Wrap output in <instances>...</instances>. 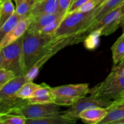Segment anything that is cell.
Segmentation results:
<instances>
[{"label": "cell", "instance_id": "29", "mask_svg": "<svg viewBox=\"0 0 124 124\" xmlns=\"http://www.w3.org/2000/svg\"><path fill=\"white\" fill-rule=\"evenodd\" d=\"M111 74L116 76H124V58L116 65H114Z\"/></svg>", "mask_w": 124, "mask_h": 124}, {"label": "cell", "instance_id": "32", "mask_svg": "<svg viewBox=\"0 0 124 124\" xmlns=\"http://www.w3.org/2000/svg\"><path fill=\"white\" fill-rule=\"evenodd\" d=\"M2 56H3V54H2V49H1V48H0V69H1V64H2Z\"/></svg>", "mask_w": 124, "mask_h": 124}, {"label": "cell", "instance_id": "22", "mask_svg": "<svg viewBox=\"0 0 124 124\" xmlns=\"http://www.w3.org/2000/svg\"><path fill=\"white\" fill-rule=\"evenodd\" d=\"M15 8L12 1H8L1 5L0 8V28L15 13Z\"/></svg>", "mask_w": 124, "mask_h": 124}, {"label": "cell", "instance_id": "27", "mask_svg": "<svg viewBox=\"0 0 124 124\" xmlns=\"http://www.w3.org/2000/svg\"><path fill=\"white\" fill-rule=\"evenodd\" d=\"M15 76L13 71L5 69H0V89Z\"/></svg>", "mask_w": 124, "mask_h": 124}, {"label": "cell", "instance_id": "39", "mask_svg": "<svg viewBox=\"0 0 124 124\" xmlns=\"http://www.w3.org/2000/svg\"><path fill=\"white\" fill-rule=\"evenodd\" d=\"M102 1H103V0H102Z\"/></svg>", "mask_w": 124, "mask_h": 124}, {"label": "cell", "instance_id": "34", "mask_svg": "<svg viewBox=\"0 0 124 124\" xmlns=\"http://www.w3.org/2000/svg\"><path fill=\"white\" fill-rule=\"evenodd\" d=\"M122 30H123V33L124 34V23L123 25H122Z\"/></svg>", "mask_w": 124, "mask_h": 124}, {"label": "cell", "instance_id": "14", "mask_svg": "<svg viewBox=\"0 0 124 124\" xmlns=\"http://www.w3.org/2000/svg\"><path fill=\"white\" fill-rule=\"evenodd\" d=\"M58 0H38L35 3L30 18H35L45 15L57 13Z\"/></svg>", "mask_w": 124, "mask_h": 124}, {"label": "cell", "instance_id": "36", "mask_svg": "<svg viewBox=\"0 0 124 124\" xmlns=\"http://www.w3.org/2000/svg\"><path fill=\"white\" fill-rule=\"evenodd\" d=\"M121 99H124V93L123 95H122V98H121Z\"/></svg>", "mask_w": 124, "mask_h": 124}, {"label": "cell", "instance_id": "25", "mask_svg": "<svg viewBox=\"0 0 124 124\" xmlns=\"http://www.w3.org/2000/svg\"><path fill=\"white\" fill-rule=\"evenodd\" d=\"M66 14L62 16L59 17V18H58V19L54 20L53 22L51 23L50 24L47 25V26L44 27L39 33H40L41 34H43V35H49V36H53V37L54 38V33H55L56 30H57V29H58V27H59V25H60L61 23V21H62V19H64L65 16L66 15Z\"/></svg>", "mask_w": 124, "mask_h": 124}, {"label": "cell", "instance_id": "20", "mask_svg": "<svg viewBox=\"0 0 124 124\" xmlns=\"http://www.w3.org/2000/svg\"><path fill=\"white\" fill-rule=\"evenodd\" d=\"M114 65H116L124 58V34L115 42L111 48Z\"/></svg>", "mask_w": 124, "mask_h": 124}, {"label": "cell", "instance_id": "38", "mask_svg": "<svg viewBox=\"0 0 124 124\" xmlns=\"http://www.w3.org/2000/svg\"><path fill=\"white\" fill-rule=\"evenodd\" d=\"M0 8H1V4H0Z\"/></svg>", "mask_w": 124, "mask_h": 124}, {"label": "cell", "instance_id": "11", "mask_svg": "<svg viewBox=\"0 0 124 124\" xmlns=\"http://www.w3.org/2000/svg\"><path fill=\"white\" fill-rule=\"evenodd\" d=\"M78 119L65 115L63 112H57L50 116L36 119H26L25 124H74Z\"/></svg>", "mask_w": 124, "mask_h": 124}, {"label": "cell", "instance_id": "12", "mask_svg": "<svg viewBox=\"0 0 124 124\" xmlns=\"http://www.w3.org/2000/svg\"><path fill=\"white\" fill-rule=\"evenodd\" d=\"M31 23L30 18H26L21 19L14 28L4 38L0 43V48H2L21 37L26 31Z\"/></svg>", "mask_w": 124, "mask_h": 124}, {"label": "cell", "instance_id": "13", "mask_svg": "<svg viewBox=\"0 0 124 124\" xmlns=\"http://www.w3.org/2000/svg\"><path fill=\"white\" fill-rule=\"evenodd\" d=\"M108 113L107 108L93 107L85 109L80 113L79 118L88 124H99Z\"/></svg>", "mask_w": 124, "mask_h": 124}, {"label": "cell", "instance_id": "23", "mask_svg": "<svg viewBox=\"0 0 124 124\" xmlns=\"http://www.w3.org/2000/svg\"><path fill=\"white\" fill-rule=\"evenodd\" d=\"M21 19L23 18L15 12L10 18L0 28V43L4 38L16 26Z\"/></svg>", "mask_w": 124, "mask_h": 124}, {"label": "cell", "instance_id": "5", "mask_svg": "<svg viewBox=\"0 0 124 124\" xmlns=\"http://www.w3.org/2000/svg\"><path fill=\"white\" fill-rule=\"evenodd\" d=\"M124 93V76L110 73L107 78L90 90V94L97 98L116 100Z\"/></svg>", "mask_w": 124, "mask_h": 124}, {"label": "cell", "instance_id": "28", "mask_svg": "<svg viewBox=\"0 0 124 124\" xmlns=\"http://www.w3.org/2000/svg\"><path fill=\"white\" fill-rule=\"evenodd\" d=\"M72 0H58L57 13H66L71 6Z\"/></svg>", "mask_w": 124, "mask_h": 124}, {"label": "cell", "instance_id": "7", "mask_svg": "<svg viewBox=\"0 0 124 124\" xmlns=\"http://www.w3.org/2000/svg\"><path fill=\"white\" fill-rule=\"evenodd\" d=\"M22 36L6 47L2 50V62L1 69L13 71L16 76L24 75L22 66Z\"/></svg>", "mask_w": 124, "mask_h": 124}, {"label": "cell", "instance_id": "21", "mask_svg": "<svg viewBox=\"0 0 124 124\" xmlns=\"http://www.w3.org/2000/svg\"><path fill=\"white\" fill-rule=\"evenodd\" d=\"M42 85H38L33 83L32 81H27L25 82L16 93V96L21 99H26L32 97L34 92L39 88Z\"/></svg>", "mask_w": 124, "mask_h": 124}, {"label": "cell", "instance_id": "9", "mask_svg": "<svg viewBox=\"0 0 124 124\" xmlns=\"http://www.w3.org/2000/svg\"><path fill=\"white\" fill-rule=\"evenodd\" d=\"M75 39H76V35L57 37L55 44L52 49L48 51L46 54H44L39 60L38 61L35 65L25 74V76L27 81H32L37 76L40 68L46 62V61H47L52 56L55 54L62 48L69 45L74 44Z\"/></svg>", "mask_w": 124, "mask_h": 124}, {"label": "cell", "instance_id": "37", "mask_svg": "<svg viewBox=\"0 0 124 124\" xmlns=\"http://www.w3.org/2000/svg\"><path fill=\"white\" fill-rule=\"evenodd\" d=\"M75 1V0H72V2H71V3H72V2H73V1Z\"/></svg>", "mask_w": 124, "mask_h": 124}, {"label": "cell", "instance_id": "19", "mask_svg": "<svg viewBox=\"0 0 124 124\" xmlns=\"http://www.w3.org/2000/svg\"><path fill=\"white\" fill-rule=\"evenodd\" d=\"M16 4L15 12L22 18H29L35 3L38 0H14Z\"/></svg>", "mask_w": 124, "mask_h": 124}, {"label": "cell", "instance_id": "3", "mask_svg": "<svg viewBox=\"0 0 124 124\" xmlns=\"http://www.w3.org/2000/svg\"><path fill=\"white\" fill-rule=\"evenodd\" d=\"M27 82L25 75L16 76L0 89V113H10L12 110L28 102L27 99L16 96L19 88Z\"/></svg>", "mask_w": 124, "mask_h": 124}, {"label": "cell", "instance_id": "35", "mask_svg": "<svg viewBox=\"0 0 124 124\" xmlns=\"http://www.w3.org/2000/svg\"><path fill=\"white\" fill-rule=\"evenodd\" d=\"M107 1V0H103L102 2V3H104V2H105V1ZM102 3H101V4H102Z\"/></svg>", "mask_w": 124, "mask_h": 124}, {"label": "cell", "instance_id": "17", "mask_svg": "<svg viewBox=\"0 0 124 124\" xmlns=\"http://www.w3.org/2000/svg\"><path fill=\"white\" fill-rule=\"evenodd\" d=\"M41 88L35 91L32 97L28 98V102L30 104H49L54 103V97L52 92V88L46 84H42Z\"/></svg>", "mask_w": 124, "mask_h": 124}, {"label": "cell", "instance_id": "1", "mask_svg": "<svg viewBox=\"0 0 124 124\" xmlns=\"http://www.w3.org/2000/svg\"><path fill=\"white\" fill-rule=\"evenodd\" d=\"M56 38L26 30L22 36V66L24 75L52 49Z\"/></svg>", "mask_w": 124, "mask_h": 124}, {"label": "cell", "instance_id": "8", "mask_svg": "<svg viewBox=\"0 0 124 124\" xmlns=\"http://www.w3.org/2000/svg\"><path fill=\"white\" fill-rule=\"evenodd\" d=\"M59 105L54 103L49 104H30L25 103L12 110L10 113L21 115L26 119H36L50 116L59 112Z\"/></svg>", "mask_w": 124, "mask_h": 124}, {"label": "cell", "instance_id": "10", "mask_svg": "<svg viewBox=\"0 0 124 124\" xmlns=\"http://www.w3.org/2000/svg\"><path fill=\"white\" fill-rule=\"evenodd\" d=\"M113 100L97 98L90 95V96H84L73 105L66 111H64V114L73 118L78 119L80 113L85 109L93 107L108 108L113 103Z\"/></svg>", "mask_w": 124, "mask_h": 124}, {"label": "cell", "instance_id": "6", "mask_svg": "<svg viewBox=\"0 0 124 124\" xmlns=\"http://www.w3.org/2000/svg\"><path fill=\"white\" fill-rule=\"evenodd\" d=\"M88 84H69L52 88L54 104L59 106H71L80 98L90 93Z\"/></svg>", "mask_w": 124, "mask_h": 124}, {"label": "cell", "instance_id": "16", "mask_svg": "<svg viewBox=\"0 0 124 124\" xmlns=\"http://www.w3.org/2000/svg\"><path fill=\"white\" fill-rule=\"evenodd\" d=\"M66 13H52V14L45 15L35 17V18L29 17L31 20V23L27 30L30 32L39 33L44 27Z\"/></svg>", "mask_w": 124, "mask_h": 124}, {"label": "cell", "instance_id": "18", "mask_svg": "<svg viewBox=\"0 0 124 124\" xmlns=\"http://www.w3.org/2000/svg\"><path fill=\"white\" fill-rule=\"evenodd\" d=\"M124 4V0H107L104 3L101 4L95 8L94 16L91 21L89 26L98 23L105 15L122 6Z\"/></svg>", "mask_w": 124, "mask_h": 124}, {"label": "cell", "instance_id": "26", "mask_svg": "<svg viewBox=\"0 0 124 124\" xmlns=\"http://www.w3.org/2000/svg\"><path fill=\"white\" fill-rule=\"evenodd\" d=\"M102 2V0H88L73 12H87L96 8Z\"/></svg>", "mask_w": 124, "mask_h": 124}, {"label": "cell", "instance_id": "15", "mask_svg": "<svg viewBox=\"0 0 124 124\" xmlns=\"http://www.w3.org/2000/svg\"><path fill=\"white\" fill-rule=\"evenodd\" d=\"M107 109L108 113L99 124H111L124 118V99L114 100L113 103Z\"/></svg>", "mask_w": 124, "mask_h": 124}, {"label": "cell", "instance_id": "31", "mask_svg": "<svg viewBox=\"0 0 124 124\" xmlns=\"http://www.w3.org/2000/svg\"><path fill=\"white\" fill-rule=\"evenodd\" d=\"M111 124H124V118L115 121V122H112Z\"/></svg>", "mask_w": 124, "mask_h": 124}, {"label": "cell", "instance_id": "24", "mask_svg": "<svg viewBox=\"0 0 124 124\" xmlns=\"http://www.w3.org/2000/svg\"><path fill=\"white\" fill-rule=\"evenodd\" d=\"M26 118L24 116L8 113H0V124H25Z\"/></svg>", "mask_w": 124, "mask_h": 124}, {"label": "cell", "instance_id": "2", "mask_svg": "<svg viewBox=\"0 0 124 124\" xmlns=\"http://www.w3.org/2000/svg\"><path fill=\"white\" fill-rule=\"evenodd\" d=\"M124 23V4L105 15L99 21L76 35L75 44L79 42L90 35L108 36L115 32Z\"/></svg>", "mask_w": 124, "mask_h": 124}, {"label": "cell", "instance_id": "30", "mask_svg": "<svg viewBox=\"0 0 124 124\" xmlns=\"http://www.w3.org/2000/svg\"><path fill=\"white\" fill-rule=\"evenodd\" d=\"M87 1H88V0H75V1H73V2L71 4V6H70V8H69V10L67 11V13H72V12H73L74 11L76 10L77 8H78L79 7H81L82 5H83L84 3H85Z\"/></svg>", "mask_w": 124, "mask_h": 124}, {"label": "cell", "instance_id": "33", "mask_svg": "<svg viewBox=\"0 0 124 124\" xmlns=\"http://www.w3.org/2000/svg\"><path fill=\"white\" fill-rule=\"evenodd\" d=\"M12 1V0H0V4H2V3L4 2H6V1Z\"/></svg>", "mask_w": 124, "mask_h": 124}, {"label": "cell", "instance_id": "4", "mask_svg": "<svg viewBox=\"0 0 124 124\" xmlns=\"http://www.w3.org/2000/svg\"><path fill=\"white\" fill-rule=\"evenodd\" d=\"M95 8L87 12L67 13L56 30L54 38L77 35L84 30L90 24Z\"/></svg>", "mask_w": 124, "mask_h": 124}]
</instances>
